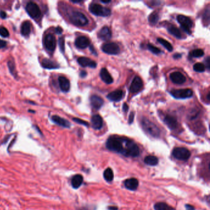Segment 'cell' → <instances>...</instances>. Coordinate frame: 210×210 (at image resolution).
<instances>
[{
  "label": "cell",
  "instance_id": "44",
  "mask_svg": "<svg viewBox=\"0 0 210 210\" xmlns=\"http://www.w3.org/2000/svg\"><path fill=\"white\" fill-rule=\"evenodd\" d=\"M185 208H186V210H195L193 206H192L191 205H189V204H186L185 205Z\"/></svg>",
  "mask_w": 210,
  "mask_h": 210
},
{
  "label": "cell",
  "instance_id": "27",
  "mask_svg": "<svg viewBox=\"0 0 210 210\" xmlns=\"http://www.w3.org/2000/svg\"><path fill=\"white\" fill-rule=\"evenodd\" d=\"M168 32L171 35H173V37H174L175 38H178V39H181L182 38V34H181V31L176 27H174V25H169L168 27Z\"/></svg>",
  "mask_w": 210,
  "mask_h": 210
},
{
  "label": "cell",
  "instance_id": "39",
  "mask_svg": "<svg viewBox=\"0 0 210 210\" xmlns=\"http://www.w3.org/2000/svg\"><path fill=\"white\" fill-rule=\"evenodd\" d=\"M73 120L78 124H80V125H84V126H89V123L88 122H86V121L83 120L80 118H73Z\"/></svg>",
  "mask_w": 210,
  "mask_h": 210
},
{
  "label": "cell",
  "instance_id": "18",
  "mask_svg": "<svg viewBox=\"0 0 210 210\" xmlns=\"http://www.w3.org/2000/svg\"><path fill=\"white\" fill-rule=\"evenodd\" d=\"M51 120L56 124H57L59 126H61L62 127L64 128H69L71 126L70 122L62 118V117H59L58 115H53L52 117H51Z\"/></svg>",
  "mask_w": 210,
  "mask_h": 210
},
{
  "label": "cell",
  "instance_id": "12",
  "mask_svg": "<svg viewBox=\"0 0 210 210\" xmlns=\"http://www.w3.org/2000/svg\"><path fill=\"white\" fill-rule=\"evenodd\" d=\"M143 87V81L139 76H136L133 80L129 88V91L133 93H138Z\"/></svg>",
  "mask_w": 210,
  "mask_h": 210
},
{
  "label": "cell",
  "instance_id": "47",
  "mask_svg": "<svg viewBox=\"0 0 210 210\" xmlns=\"http://www.w3.org/2000/svg\"><path fill=\"white\" fill-rule=\"evenodd\" d=\"M80 76H81V78H85V77L87 75V73H86V71H85V70H82V71L80 72Z\"/></svg>",
  "mask_w": 210,
  "mask_h": 210
},
{
  "label": "cell",
  "instance_id": "28",
  "mask_svg": "<svg viewBox=\"0 0 210 210\" xmlns=\"http://www.w3.org/2000/svg\"><path fill=\"white\" fill-rule=\"evenodd\" d=\"M144 163L149 166H156L159 164V159L154 155H148L145 157Z\"/></svg>",
  "mask_w": 210,
  "mask_h": 210
},
{
  "label": "cell",
  "instance_id": "41",
  "mask_svg": "<svg viewBox=\"0 0 210 210\" xmlns=\"http://www.w3.org/2000/svg\"><path fill=\"white\" fill-rule=\"evenodd\" d=\"M55 31H56V33L57 34H59V35H61L63 32V29L60 26H57L56 29H55Z\"/></svg>",
  "mask_w": 210,
  "mask_h": 210
},
{
  "label": "cell",
  "instance_id": "8",
  "mask_svg": "<svg viewBox=\"0 0 210 210\" xmlns=\"http://www.w3.org/2000/svg\"><path fill=\"white\" fill-rule=\"evenodd\" d=\"M170 94L176 99H183L191 97L193 95V91L190 89L174 90L171 91Z\"/></svg>",
  "mask_w": 210,
  "mask_h": 210
},
{
  "label": "cell",
  "instance_id": "6",
  "mask_svg": "<svg viewBox=\"0 0 210 210\" xmlns=\"http://www.w3.org/2000/svg\"><path fill=\"white\" fill-rule=\"evenodd\" d=\"M173 156L177 160L186 161L190 157V151L185 147H176L172 152Z\"/></svg>",
  "mask_w": 210,
  "mask_h": 210
},
{
  "label": "cell",
  "instance_id": "49",
  "mask_svg": "<svg viewBox=\"0 0 210 210\" xmlns=\"http://www.w3.org/2000/svg\"><path fill=\"white\" fill-rule=\"evenodd\" d=\"M108 210H118V207L115 206H109L108 207Z\"/></svg>",
  "mask_w": 210,
  "mask_h": 210
},
{
  "label": "cell",
  "instance_id": "33",
  "mask_svg": "<svg viewBox=\"0 0 210 210\" xmlns=\"http://www.w3.org/2000/svg\"><path fill=\"white\" fill-rule=\"evenodd\" d=\"M190 55L193 57H200L204 55V51L200 49H195L190 53Z\"/></svg>",
  "mask_w": 210,
  "mask_h": 210
},
{
  "label": "cell",
  "instance_id": "4",
  "mask_svg": "<svg viewBox=\"0 0 210 210\" xmlns=\"http://www.w3.org/2000/svg\"><path fill=\"white\" fill-rule=\"evenodd\" d=\"M89 10L93 14L96 16L107 17L111 14V11L109 8L96 3L90 4Z\"/></svg>",
  "mask_w": 210,
  "mask_h": 210
},
{
  "label": "cell",
  "instance_id": "37",
  "mask_svg": "<svg viewBox=\"0 0 210 210\" xmlns=\"http://www.w3.org/2000/svg\"><path fill=\"white\" fill-rule=\"evenodd\" d=\"M147 48L150 52H152V53H154L155 54H159L161 52V51L160 50V49H159L157 47L154 46V45H152L151 44H149L147 45Z\"/></svg>",
  "mask_w": 210,
  "mask_h": 210
},
{
  "label": "cell",
  "instance_id": "40",
  "mask_svg": "<svg viewBox=\"0 0 210 210\" xmlns=\"http://www.w3.org/2000/svg\"><path fill=\"white\" fill-rule=\"evenodd\" d=\"M209 19H210V7L208 6L207 9L205 10V13L203 14V20L204 21H207L208 23L209 22Z\"/></svg>",
  "mask_w": 210,
  "mask_h": 210
},
{
  "label": "cell",
  "instance_id": "14",
  "mask_svg": "<svg viewBox=\"0 0 210 210\" xmlns=\"http://www.w3.org/2000/svg\"><path fill=\"white\" fill-rule=\"evenodd\" d=\"M78 62L83 67H90V68H95L97 66V64L95 61H92L90 58L85 57H81L78 59Z\"/></svg>",
  "mask_w": 210,
  "mask_h": 210
},
{
  "label": "cell",
  "instance_id": "23",
  "mask_svg": "<svg viewBox=\"0 0 210 210\" xmlns=\"http://www.w3.org/2000/svg\"><path fill=\"white\" fill-rule=\"evenodd\" d=\"M124 96V93L121 90H117L109 94L107 96V99L111 101L118 102L121 100Z\"/></svg>",
  "mask_w": 210,
  "mask_h": 210
},
{
  "label": "cell",
  "instance_id": "7",
  "mask_svg": "<svg viewBox=\"0 0 210 210\" xmlns=\"http://www.w3.org/2000/svg\"><path fill=\"white\" fill-rule=\"evenodd\" d=\"M177 21L181 25V28L187 34H191V28L193 26V22L190 19L183 15H179L177 17Z\"/></svg>",
  "mask_w": 210,
  "mask_h": 210
},
{
  "label": "cell",
  "instance_id": "45",
  "mask_svg": "<svg viewBox=\"0 0 210 210\" xmlns=\"http://www.w3.org/2000/svg\"><path fill=\"white\" fill-rule=\"evenodd\" d=\"M0 17L2 18V19H5V18H6V17H7V15H6V13L4 12V11H0Z\"/></svg>",
  "mask_w": 210,
  "mask_h": 210
},
{
  "label": "cell",
  "instance_id": "48",
  "mask_svg": "<svg viewBox=\"0 0 210 210\" xmlns=\"http://www.w3.org/2000/svg\"><path fill=\"white\" fill-rule=\"evenodd\" d=\"M206 66H207V68H208V69H210V57H207V59H206Z\"/></svg>",
  "mask_w": 210,
  "mask_h": 210
},
{
  "label": "cell",
  "instance_id": "38",
  "mask_svg": "<svg viewBox=\"0 0 210 210\" xmlns=\"http://www.w3.org/2000/svg\"><path fill=\"white\" fill-rule=\"evenodd\" d=\"M59 47L62 52H64L65 51V40L64 37H61L59 39Z\"/></svg>",
  "mask_w": 210,
  "mask_h": 210
},
{
  "label": "cell",
  "instance_id": "3",
  "mask_svg": "<svg viewBox=\"0 0 210 210\" xmlns=\"http://www.w3.org/2000/svg\"><path fill=\"white\" fill-rule=\"evenodd\" d=\"M69 18L71 23L78 27H85L89 23L86 16L78 11H71L69 14Z\"/></svg>",
  "mask_w": 210,
  "mask_h": 210
},
{
  "label": "cell",
  "instance_id": "11",
  "mask_svg": "<svg viewBox=\"0 0 210 210\" xmlns=\"http://www.w3.org/2000/svg\"><path fill=\"white\" fill-rule=\"evenodd\" d=\"M170 80L171 81L176 85H183L186 81V76L179 71H175L171 73Z\"/></svg>",
  "mask_w": 210,
  "mask_h": 210
},
{
  "label": "cell",
  "instance_id": "1",
  "mask_svg": "<svg viewBox=\"0 0 210 210\" xmlns=\"http://www.w3.org/2000/svg\"><path fill=\"white\" fill-rule=\"evenodd\" d=\"M106 147L126 157L135 158L140 155V149L137 144L127 138L111 136L106 142Z\"/></svg>",
  "mask_w": 210,
  "mask_h": 210
},
{
  "label": "cell",
  "instance_id": "32",
  "mask_svg": "<svg viewBox=\"0 0 210 210\" xmlns=\"http://www.w3.org/2000/svg\"><path fill=\"white\" fill-rule=\"evenodd\" d=\"M159 19V16L157 12H154L150 14L149 17V21L152 25H155L158 22Z\"/></svg>",
  "mask_w": 210,
  "mask_h": 210
},
{
  "label": "cell",
  "instance_id": "13",
  "mask_svg": "<svg viewBox=\"0 0 210 210\" xmlns=\"http://www.w3.org/2000/svg\"><path fill=\"white\" fill-rule=\"evenodd\" d=\"M75 45L77 48L83 49L90 46V41L86 37L80 36L76 39Z\"/></svg>",
  "mask_w": 210,
  "mask_h": 210
},
{
  "label": "cell",
  "instance_id": "26",
  "mask_svg": "<svg viewBox=\"0 0 210 210\" xmlns=\"http://www.w3.org/2000/svg\"><path fill=\"white\" fill-rule=\"evenodd\" d=\"M21 32L22 36L28 37L31 32V23L28 21H24L21 25Z\"/></svg>",
  "mask_w": 210,
  "mask_h": 210
},
{
  "label": "cell",
  "instance_id": "2",
  "mask_svg": "<svg viewBox=\"0 0 210 210\" xmlns=\"http://www.w3.org/2000/svg\"><path fill=\"white\" fill-rule=\"evenodd\" d=\"M141 126L144 131L152 137L155 138L160 137L161 133L160 129L155 123H154L147 118H144L142 119Z\"/></svg>",
  "mask_w": 210,
  "mask_h": 210
},
{
  "label": "cell",
  "instance_id": "50",
  "mask_svg": "<svg viewBox=\"0 0 210 210\" xmlns=\"http://www.w3.org/2000/svg\"><path fill=\"white\" fill-rule=\"evenodd\" d=\"M180 57H181V55L179 54H175L174 56V58H175V59H178V58H180Z\"/></svg>",
  "mask_w": 210,
  "mask_h": 210
},
{
  "label": "cell",
  "instance_id": "46",
  "mask_svg": "<svg viewBox=\"0 0 210 210\" xmlns=\"http://www.w3.org/2000/svg\"><path fill=\"white\" fill-rule=\"evenodd\" d=\"M128 105L126 104V103H125L124 104H123V111L125 112H128Z\"/></svg>",
  "mask_w": 210,
  "mask_h": 210
},
{
  "label": "cell",
  "instance_id": "52",
  "mask_svg": "<svg viewBox=\"0 0 210 210\" xmlns=\"http://www.w3.org/2000/svg\"><path fill=\"white\" fill-rule=\"evenodd\" d=\"M209 95H210V94H208V96H207V98H208V100L210 99V97H209Z\"/></svg>",
  "mask_w": 210,
  "mask_h": 210
},
{
  "label": "cell",
  "instance_id": "20",
  "mask_svg": "<svg viewBox=\"0 0 210 210\" xmlns=\"http://www.w3.org/2000/svg\"><path fill=\"white\" fill-rule=\"evenodd\" d=\"M100 76L102 80L107 85L112 84L114 81L112 76L110 75L109 71L105 68H103L100 70Z\"/></svg>",
  "mask_w": 210,
  "mask_h": 210
},
{
  "label": "cell",
  "instance_id": "43",
  "mask_svg": "<svg viewBox=\"0 0 210 210\" xmlns=\"http://www.w3.org/2000/svg\"><path fill=\"white\" fill-rule=\"evenodd\" d=\"M6 45H7L6 42H5L4 40H0V49L5 47L6 46Z\"/></svg>",
  "mask_w": 210,
  "mask_h": 210
},
{
  "label": "cell",
  "instance_id": "29",
  "mask_svg": "<svg viewBox=\"0 0 210 210\" xmlns=\"http://www.w3.org/2000/svg\"><path fill=\"white\" fill-rule=\"evenodd\" d=\"M104 178L109 183L113 181L114 178V174L112 169L108 168L104 172Z\"/></svg>",
  "mask_w": 210,
  "mask_h": 210
},
{
  "label": "cell",
  "instance_id": "34",
  "mask_svg": "<svg viewBox=\"0 0 210 210\" xmlns=\"http://www.w3.org/2000/svg\"><path fill=\"white\" fill-rule=\"evenodd\" d=\"M7 65H8V67H9V71H10V73L16 77V66H15V64H14V61H11V60L9 61V62L7 63Z\"/></svg>",
  "mask_w": 210,
  "mask_h": 210
},
{
  "label": "cell",
  "instance_id": "17",
  "mask_svg": "<svg viewBox=\"0 0 210 210\" xmlns=\"http://www.w3.org/2000/svg\"><path fill=\"white\" fill-rule=\"evenodd\" d=\"M60 88L62 91L64 93H67L70 88V83L69 80L64 76H61L58 79Z\"/></svg>",
  "mask_w": 210,
  "mask_h": 210
},
{
  "label": "cell",
  "instance_id": "16",
  "mask_svg": "<svg viewBox=\"0 0 210 210\" xmlns=\"http://www.w3.org/2000/svg\"><path fill=\"white\" fill-rule=\"evenodd\" d=\"M164 122L167 125V126L171 130L176 129L178 126L177 119L175 117L169 115H167L164 117Z\"/></svg>",
  "mask_w": 210,
  "mask_h": 210
},
{
  "label": "cell",
  "instance_id": "5",
  "mask_svg": "<svg viewBox=\"0 0 210 210\" xmlns=\"http://www.w3.org/2000/svg\"><path fill=\"white\" fill-rule=\"evenodd\" d=\"M26 11L28 14L34 19L40 18L42 15V12L40 7L37 4L34 2L30 1L27 3L26 6Z\"/></svg>",
  "mask_w": 210,
  "mask_h": 210
},
{
  "label": "cell",
  "instance_id": "31",
  "mask_svg": "<svg viewBox=\"0 0 210 210\" xmlns=\"http://www.w3.org/2000/svg\"><path fill=\"white\" fill-rule=\"evenodd\" d=\"M157 41L159 43H160L168 51L171 52L173 50V47L171 45L170 43H169L168 41L164 40V38H158Z\"/></svg>",
  "mask_w": 210,
  "mask_h": 210
},
{
  "label": "cell",
  "instance_id": "24",
  "mask_svg": "<svg viewBox=\"0 0 210 210\" xmlns=\"http://www.w3.org/2000/svg\"><path fill=\"white\" fill-rule=\"evenodd\" d=\"M42 66L43 68L46 69H57L59 66L54 61L49 59H44L42 62Z\"/></svg>",
  "mask_w": 210,
  "mask_h": 210
},
{
  "label": "cell",
  "instance_id": "22",
  "mask_svg": "<svg viewBox=\"0 0 210 210\" xmlns=\"http://www.w3.org/2000/svg\"><path fill=\"white\" fill-rule=\"evenodd\" d=\"M91 125L95 130L100 129L103 126V120L99 115H94L91 118Z\"/></svg>",
  "mask_w": 210,
  "mask_h": 210
},
{
  "label": "cell",
  "instance_id": "19",
  "mask_svg": "<svg viewBox=\"0 0 210 210\" xmlns=\"http://www.w3.org/2000/svg\"><path fill=\"white\" fill-rule=\"evenodd\" d=\"M90 103L93 108L99 110L104 104V100L97 95H93L90 99Z\"/></svg>",
  "mask_w": 210,
  "mask_h": 210
},
{
  "label": "cell",
  "instance_id": "42",
  "mask_svg": "<svg viewBox=\"0 0 210 210\" xmlns=\"http://www.w3.org/2000/svg\"><path fill=\"white\" fill-rule=\"evenodd\" d=\"M134 118V114L133 112H132V113H131V114L129 117V124H131L133 122Z\"/></svg>",
  "mask_w": 210,
  "mask_h": 210
},
{
  "label": "cell",
  "instance_id": "25",
  "mask_svg": "<svg viewBox=\"0 0 210 210\" xmlns=\"http://www.w3.org/2000/svg\"><path fill=\"white\" fill-rule=\"evenodd\" d=\"M83 182V177L81 174L73 176L71 179V184L73 188L77 189L80 187Z\"/></svg>",
  "mask_w": 210,
  "mask_h": 210
},
{
  "label": "cell",
  "instance_id": "9",
  "mask_svg": "<svg viewBox=\"0 0 210 210\" xmlns=\"http://www.w3.org/2000/svg\"><path fill=\"white\" fill-rule=\"evenodd\" d=\"M101 48L104 52L109 55H117L120 52V47L115 43H105Z\"/></svg>",
  "mask_w": 210,
  "mask_h": 210
},
{
  "label": "cell",
  "instance_id": "36",
  "mask_svg": "<svg viewBox=\"0 0 210 210\" xmlns=\"http://www.w3.org/2000/svg\"><path fill=\"white\" fill-rule=\"evenodd\" d=\"M0 36L3 38H6L9 36V31L3 26H0Z\"/></svg>",
  "mask_w": 210,
  "mask_h": 210
},
{
  "label": "cell",
  "instance_id": "30",
  "mask_svg": "<svg viewBox=\"0 0 210 210\" xmlns=\"http://www.w3.org/2000/svg\"><path fill=\"white\" fill-rule=\"evenodd\" d=\"M155 210H176L173 207L164 202H159L154 205Z\"/></svg>",
  "mask_w": 210,
  "mask_h": 210
},
{
  "label": "cell",
  "instance_id": "51",
  "mask_svg": "<svg viewBox=\"0 0 210 210\" xmlns=\"http://www.w3.org/2000/svg\"><path fill=\"white\" fill-rule=\"evenodd\" d=\"M101 2L102 3H105V4H107V3H109L110 2V1H101Z\"/></svg>",
  "mask_w": 210,
  "mask_h": 210
},
{
  "label": "cell",
  "instance_id": "15",
  "mask_svg": "<svg viewBox=\"0 0 210 210\" xmlns=\"http://www.w3.org/2000/svg\"><path fill=\"white\" fill-rule=\"evenodd\" d=\"M97 37L102 40L108 41L112 37V33L108 27H102L97 33Z\"/></svg>",
  "mask_w": 210,
  "mask_h": 210
},
{
  "label": "cell",
  "instance_id": "10",
  "mask_svg": "<svg viewBox=\"0 0 210 210\" xmlns=\"http://www.w3.org/2000/svg\"><path fill=\"white\" fill-rule=\"evenodd\" d=\"M45 46L47 51L53 52L56 47V39L52 33H49L45 38Z\"/></svg>",
  "mask_w": 210,
  "mask_h": 210
},
{
  "label": "cell",
  "instance_id": "21",
  "mask_svg": "<svg viewBox=\"0 0 210 210\" xmlns=\"http://www.w3.org/2000/svg\"><path fill=\"white\" fill-rule=\"evenodd\" d=\"M124 185L128 190H135L139 186V181L137 179L132 178L126 179L124 182Z\"/></svg>",
  "mask_w": 210,
  "mask_h": 210
},
{
  "label": "cell",
  "instance_id": "35",
  "mask_svg": "<svg viewBox=\"0 0 210 210\" xmlns=\"http://www.w3.org/2000/svg\"><path fill=\"white\" fill-rule=\"evenodd\" d=\"M193 68L194 71L197 72H203L205 70V66L202 63H196Z\"/></svg>",
  "mask_w": 210,
  "mask_h": 210
}]
</instances>
